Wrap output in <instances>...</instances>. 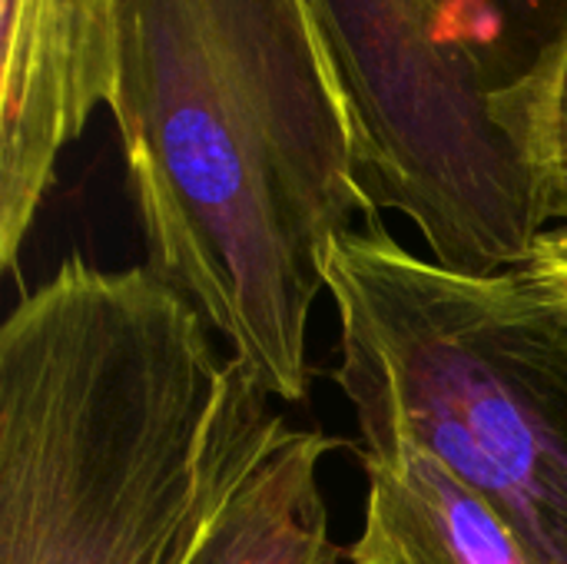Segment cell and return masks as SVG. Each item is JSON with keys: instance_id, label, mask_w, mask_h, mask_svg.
<instances>
[{"instance_id": "8992f818", "label": "cell", "mask_w": 567, "mask_h": 564, "mask_svg": "<svg viewBox=\"0 0 567 564\" xmlns=\"http://www.w3.org/2000/svg\"><path fill=\"white\" fill-rule=\"evenodd\" d=\"M365 525L352 564H535L498 509L435 452L409 439L362 445Z\"/></svg>"}, {"instance_id": "ba28073f", "label": "cell", "mask_w": 567, "mask_h": 564, "mask_svg": "<svg viewBox=\"0 0 567 564\" xmlns=\"http://www.w3.org/2000/svg\"><path fill=\"white\" fill-rule=\"evenodd\" d=\"M478 50L498 90L528 80L567 43V0H439Z\"/></svg>"}, {"instance_id": "6da1fadb", "label": "cell", "mask_w": 567, "mask_h": 564, "mask_svg": "<svg viewBox=\"0 0 567 564\" xmlns=\"http://www.w3.org/2000/svg\"><path fill=\"white\" fill-rule=\"evenodd\" d=\"M110 103L150 269L282 402L329 256L375 219L362 143L312 0H120Z\"/></svg>"}, {"instance_id": "30bf717a", "label": "cell", "mask_w": 567, "mask_h": 564, "mask_svg": "<svg viewBox=\"0 0 567 564\" xmlns=\"http://www.w3.org/2000/svg\"><path fill=\"white\" fill-rule=\"evenodd\" d=\"M532 279L545 283L555 293L567 296V223L545 229L532 249V259L522 266Z\"/></svg>"}, {"instance_id": "8fae6325", "label": "cell", "mask_w": 567, "mask_h": 564, "mask_svg": "<svg viewBox=\"0 0 567 564\" xmlns=\"http://www.w3.org/2000/svg\"><path fill=\"white\" fill-rule=\"evenodd\" d=\"M561 296H565V293H561Z\"/></svg>"}, {"instance_id": "9c48e42d", "label": "cell", "mask_w": 567, "mask_h": 564, "mask_svg": "<svg viewBox=\"0 0 567 564\" xmlns=\"http://www.w3.org/2000/svg\"><path fill=\"white\" fill-rule=\"evenodd\" d=\"M495 110L551 196L558 223H567V43L528 80L498 93Z\"/></svg>"}, {"instance_id": "277c9868", "label": "cell", "mask_w": 567, "mask_h": 564, "mask_svg": "<svg viewBox=\"0 0 567 564\" xmlns=\"http://www.w3.org/2000/svg\"><path fill=\"white\" fill-rule=\"evenodd\" d=\"M312 7L355 116L372 213L409 216L452 273L522 269L558 213L462 27L439 0Z\"/></svg>"}, {"instance_id": "5b68a950", "label": "cell", "mask_w": 567, "mask_h": 564, "mask_svg": "<svg viewBox=\"0 0 567 564\" xmlns=\"http://www.w3.org/2000/svg\"><path fill=\"white\" fill-rule=\"evenodd\" d=\"M120 0H0V266L10 273L60 153L110 106Z\"/></svg>"}, {"instance_id": "7a4b0ae2", "label": "cell", "mask_w": 567, "mask_h": 564, "mask_svg": "<svg viewBox=\"0 0 567 564\" xmlns=\"http://www.w3.org/2000/svg\"><path fill=\"white\" fill-rule=\"evenodd\" d=\"M150 266L70 256L0 329V564H186L282 425Z\"/></svg>"}, {"instance_id": "3957f363", "label": "cell", "mask_w": 567, "mask_h": 564, "mask_svg": "<svg viewBox=\"0 0 567 564\" xmlns=\"http://www.w3.org/2000/svg\"><path fill=\"white\" fill-rule=\"evenodd\" d=\"M332 379L362 445L435 452L515 529L535 564H567V296L525 269L452 273L375 219L336 239Z\"/></svg>"}, {"instance_id": "52a82bcc", "label": "cell", "mask_w": 567, "mask_h": 564, "mask_svg": "<svg viewBox=\"0 0 567 564\" xmlns=\"http://www.w3.org/2000/svg\"><path fill=\"white\" fill-rule=\"evenodd\" d=\"M342 445L282 422L219 499L186 564H342L319 489L322 459Z\"/></svg>"}]
</instances>
